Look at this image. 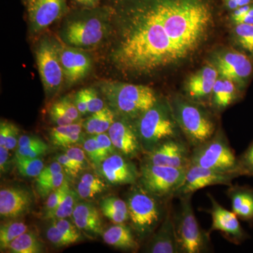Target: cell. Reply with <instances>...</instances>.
I'll use <instances>...</instances> for the list:
<instances>
[{"instance_id": "5bb4252c", "label": "cell", "mask_w": 253, "mask_h": 253, "mask_svg": "<svg viewBox=\"0 0 253 253\" xmlns=\"http://www.w3.org/2000/svg\"><path fill=\"white\" fill-rule=\"evenodd\" d=\"M120 153L110 155L100 166V174L111 185H133L138 182L139 169L132 162Z\"/></svg>"}, {"instance_id": "f546056e", "label": "cell", "mask_w": 253, "mask_h": 253, "mask_svg": "<svg viewBox=\"0 0 253 253\" xmlns=\"http://www.w3.org/2000/svg\"><path fill=\"white\" fill-rule=\"evenodd\" d=\"M49 147L44 141L36 136H20L16 154L23 157L38 158L44 156Z\"/></svg>"}, {"instance_id": "e0dca14e", "label": "cell", "mask_w": 253, "mask_h": 253, "mask_svg": "<svg viewBox=\"0 0 253 253\" xmlns=\"http://www.w3.org/2000/svg\"><path fill=\"white\" fill-rule=\"evenodd\" d=\"M108 134L118 153L133 160L144 154L135 129L131 123L116 119L109 128Z\"/></svg>"}, {"instance_id": "e575fe53", "label": "cell", "mask_w": 253, "mask_h": 253, "mask_svg": "<svg viewBox=\"0 0 253 253\" xmlns=\"http://www.w3.org/2000/svg\"><path fill=\"white\" fill-rule=\"evenodd\" d=\"M20 130L17 126L7 121L0 123V146H4L9 151L17 147Z\"/></svg>"}, {"instance_id": "7402d4cb", "label": "cell", "mask_w": 253, "mask_h": 253, "mask_svg": "<svg viewBox=\"0 0 253 253\" xmlns=\"http://www.w3.org/2000/svg\"><path fill=\"white\" fill-rule=\"evenodd\" d=\"M231 201V211L241 220L253 226V187L232 184L226 191Z\"/></svg>"}, {"instance_id": "816d5d0a", "label": "cell", "mask_w": 253, "mask_h": 253, "mask_svg": "<svg viewBox=\"0 0 253 253\" xmlns=\"http://www.w3.org/2000/svg\"><path fill=\"white\" fill-rule=\"evenodd\" d=\"M238 24H253V5H251L250 9L244 14L234 18Z\"/></svg>"}, {"instance_id": "f5cc1de1", "label": "cell", "mask_w": 253, "mask_h": 253, "mask_svg": "<svg viewBox=\"0 0 253 253\" xmlns=\"http://www.w3.org/2000/svg\"><path fill=\"white\" fill-rule=\"evenodd\" d=\"M78 3L86 6H93L97 4L99 0H76Z\"/></svg>"}, {"instance_id": "d590c367", "label": "cell", "mask_w": 253, "mask_h": 253, "mask_svg": "<svg viewBox=\"0 0 253 253\" xmlns=\"http://www.w3.org/2000/svg\"><path fill=\"white\" fill-rule=\"evenodd\" d=\"M45 234L48 241L58 248L69 246L78 241L58 227L52 221L46 229Z\"/></svg>"}, {"instance_id": "4dcf8cb0", "label": "cell", "mask_w": 253, "mask_h": 253, "mask_svg": "<svg viewBox=\"0 0 253 253\" xmlns=\"http://www.w3.org/2000/svg\"><path fill=\"white\" fill-rule=\"evenodd\" d=\"M6 250L14 253H41L44 247L36 234L27 231L10 243Z\"/></svg>"}, {"instance_id": "44dd1931", "label": "cell", "mask_w": 253, "mask_h": 253, "mask_svg": "<svg viewBox=\"0 0 253 253\" xmlns=\"http://www.w3.org/2000/svg\"><path fill=\"white\" fill-rule=\"evenodd\" d=\"M73 223L81 231L91 237L102 235V219L97 208L90 202H78L73 211Z\"/></svg>"}, {"instance_id": "60d3db41", "label": "cell", "mask_w": 253, "mask_h": 253, "mask_svg": "<svg viewBox=\"0 0 253 253\" xmlns=\"http://www.w3.org/2000/svg\"><path fill=\"white\" fill-rule=\"evenodd\" d=\"M236 35L241 47L249 51L253 40V24H238L236 28Z\"/></svg>"}, {"instance_id": "4316f807", "label": "cell", "mask_w": 253, "mask_h": 253, "mask_svg": "<svg viewBox=\"0 0 253 253\" xmlns=\"http://www.w3.org/2000/svg\"><path fill=\"white\" fill-rule=\"evenodd\" d=\"M100 210L103 215L115 224H121L129 221V211L126 201L117 196H109L101 200Z\"/></svg>"}, {"instance_id": "6da1fadb", "label": "cell", "mask_w": 253, "mask_h": 253, "mask_svg": "<svg viewBox=\"0 0 253 253\" xmlns=\"http://www.w3.org/2000/svg\"><path fill=\"white\" fill-rule=\"evenodd\" d=\"M110 62L126 76L156 75L192 57L212 24L205 0H120L111 12Z\"/></svg>"}, {"instance_id": "d4e9b609", "label": "cell", "mask_w": 253, "mask_h": 253, "mask_svg": "<svg viewBox=\"0 0 253 253\" xmlns=\"http://www.w3.org/2000/svg\"><path fill=\"white\" fill-rule=\"evenodd\" d=\"M83 123H81L55 126L49 131L50 141L54 146L67 149L83 145L85 139L83 133Z\"/></svg>"}, {"instance_id": "c3c4849f", "label": "cell", "mask_w": 253, "mask_h": 253, "mask_svg": "<svg viewBox=\"0 0 253 253\" xmlns=\"http://www.w3.org/2000/svg\"><path fill=\"white\" fill-rule=\"evenodd\" d=\"M63 169L61 165L57 161L51 163L48 166L44 167L43 170L42 171L41 174L36 178V182L47 180L50 178L53 177L56 174L63 172Z\"/></svg>"}, {"instance_id": "ffe728a7", "label": "cell", "mask_w": 253, "mask_h": 253, "mask_svg": "<svg viewBox=\"0 0 253 253\" xmlns=\"http://www.w3.org/2000/svg\"><path fill=\"white\" fill-rule=\"evenodd\" d=\"M66 7V0H35L28 9L31 33H38L49 27L61 17Z\"/></svg>"}, {"instance_id": "f907efd6", "label": "cell", "mask_w": 253, "mask_h": 253, "mask_svg": "<svg viewBox=\"0 0 253 253\" xmlns=\"http://www.w3.org/2000/svg\"><path fill=\"white\" fill-rule=\"evenodd\" d=\"M9 150L0 146V170L1 174L7 172L9 168Z\"/></svg>"}, {"instance_id": "ab89813d", "label": "cell", "mask_w": 253, "mask_h": 253, "mask_svg": "<svg viewBox=\"0 0 253 253\" xmlns=\"http://www.w3.org/2000/svg\"><path fill=\"white\" fill-rule=\"evenodd\" d=\"M238 158L240 176L253 178V141Z\"/></svg>"}, {"instance_id": "8d00e7d4", "label": "cell", "mask_w": 253, "mask_h": 253, "mask_svg": "<svg viewBox=\"0 0 253 253\" xmlns=\"http://www.w3.org/2000/svg\"><path fill=\"white\" fill-rule=\"evenodd\" d=\"M66 177L67 176H66V174L63 171L47 180L39 181V182L36 181V190L38 194L42 199L48 197L51 193L62 185L63 182L66 180Z\"/></svg>"}, {"instance_id": "ba28073f", "label": "cell", "mask_w": 253, "mask_h": 253, "mask_svg": "<svg viewBox=\"0 0 253 253\" xmlns=\"http://www.w3.org/2000/svg\"><path fill=\"white\" fill-rule=\"evenodd\" d=\"M191 164L241 176L239 158L221 129H217L211 139L191 150Z\"/></svg>"}, {"instance_id": "9a60e30c", "label": "cell", "mask_w": 253, "mask_h": 253, "mask_svg": "<svg viewBox=\"0 0 253 253\" xmlns=\"http://www.w3.org/2000/svg\"><path fill=\"white\" fill-rule=\"evenodd\" d=\"M34 199L29 190L20 186L1 188L0 216L1 219H16L31 211Z\"/></svg>"}, {"instance_id": "277c9868", "label": "cell", "mask_w": 253, "mask_h": 253, "mask_svg": "<svg viewBox=\"0 0 253 253\" xmlns=\"http://www.w3.org/2000/svg\"><path fill=\"white\" fill-rule=\"evenodd\" d=\"M133 126L144 154L168 139L184 138L169 103L158 99L152 108L134 121Z\"/></svg>"}, {"instance_id": "681fc988", "label": "cell", "mask_w": 253, "mask_h": 253, "mask_svg": "<svg viewBox=\"0 0 253 253\" xmlns=\"http://www.w3.org/2000/svg\"><path fill=\"white\" fill-rule=\"evenodd\" d=\"M73 101H74V104H76V107H77L81 116H84L86 113H88L87 104H86L84 89H81L76 93L74 99H73Z\"/></svg>"}, {"instance_id": "7a4b0ae2", "label": "cell", "mask_w": 253, "mask_h": 253, "mask_svg": "<svg viewBox=\"0 0 253 253\" xmlns=\"http://www.w3.org/2000/svg\"><path fill=\"white\" fill-rule=\"evenodd\" d=\"M101 92L118 118L132 123L152 108L158 99L149 86L120 82H104Z\"/></svg>"}, {"instance_id": "3957f363", "label": "cell", "mask_w": 253, "mask_h": 253, "mask_svg": "<svg viewBox=\"0 0 253 253\" xmlns=\"http://www.w3.org/2000/svg\"><path fill=\"white\" fill-rule=\"evenodd\" d=\"M170 201L150 194L138 182L133 184L126 195V202L131 227L139 241L150 237L158 229Z\"/></svg>"}, {"instance_id": "bcb514c9", "label": "cell", "mask_w": 253, "mask_h": 253, "mask_svg": "<svg viewBox=\"0 0 253 253\" xmlns=\"http://www.w3.org/2000/svg\"><path fill=\"white\" fill-rule=\"evenodd\" d=\"M49 115L51 122L56 125V126H67V125L75 123L72 120L70 119L65 114L56 101H55L54 104L51 105V107H50Z\"/></svg>"}, {"instance_id": "f6af8a7d", "label": "cell", "mask_w": 253, "mask_h": 253, "mask_svg": "<svg viewBox=\"0 0 253 253\" xmlns=\"http://www.w3.org/2000/svg\"><path fill=\"white\" fill-rule=\"evenodd\" d=\"M56 102L70 119L72 120L74 123H78L81 119V114L74 104L73 100L66 96L58 100Z\"/></svg>"}, {"instance_id": "ee69618b", "label": "cell", "mask_w": 253, "mask_h": 253, "mask_svg": "<svg viewBox=\"0 0 253 253\" xmlns=\"http://www.w3.org/2000/svg\"><path fill=\"white\" fill-rule=\"evenodd\" d=\"M84 91L87 104L88 113L97 112L106 106L104 100L100 97L97 91L94 88H85Z\"/></svg>"}, {"instance_id": "2e32d148", "label": "cell", "mask_w": 253, "mask_h": 253, "mask_svg": "<svg viewBox=\"0 0 253 253\" xmlns=\"http://www.w3.org/2000/svg\"><path fill=\"white\" fill-rule=\"evenodd\" d=\"M60 61L64 78L69 85L76 84L87 76L91 68L90 58L81 49L58 44Z\"/></svg>"}, {"instance_id": "5b68a950", "label": "cell", "mask_w": 253, "mask_h": 253, "mask_svg": "<svg viewBox=\"0 0 253 253\" xmlns=\"http://www.w3.org/2000/svg\"><path fill=\"white\" fill-rule=\"evenodd\" d=\"M174 212V229L179 253H203L212 251L211 233L201 228L195 215L192 195L180 196Z\"/></svg>"}, {"instance_id": "74e56055", "label": "cell", "mask_w": 253, "mask_h": 253, "mask_svg": "<svg viewBox=\"0 0 253 253\" xmlns=\"http://www.w3.org/2000/svg\"><path fill=\"white\" fill-rule=\"evenodd\" d=\"M71 188L69 177L68 176L62 185L51 193L48 196L45 204H44V214L57 208L63 202Z\"/></svg>"}, {"instance_id": "603a6c76", "label": "cell", "mask_w": 253, "mask_h": 253, "mask_svg": "<svg viewBox=\"0 0 253 253\" xmlns=\"http://www.w3.org/2000/svg\"><path fill=\"white\" fill-rule=\"evenodd\" d=\"M218 71L213 66H206L189 78L186 84V93L193 101L207 99L212 94L217 81Z\"/></svg>"}, {"instance_id": "7dc6e473", "label": "cell", "mask_w": 253, "mask_h": 253, "mask_svg": "<svg viewBox=\"0 0 253 253\" xmlns=\"http://www.w3.org/2000/svg\"><path fill=\"white\" fill-rule=\"evenodd\" d=\"M94 136L96 137V141H97L98 144H99L100 151H101L104 161L109 157L110 155L118 152L117 150L113 146L109 134H106L105 132L102 133V134H96Z\"/></svg>"}, {"instance_id": "ac0fdd59", "label": "cell", "mask_w": 253, "mask_h": 253, "mask_svg": "<svg viewBox=\"0 0 253 253\" xmlns=\"http://www.w3.org/2000/svg\"><path fill=\"white\" fill-rule=\"evenodd\" d=\"M144 252L149 253H179L174 229V211L171 201L167 213L158 229L150 236Z\"/></svg>"}, {"instance_id": "8fae6325", "label": "cell", "mask_w": 253, "mask_h": 253, "mask_svg": "<svg viewBox=\"0 0 253 253\" xmlns=\"http://www.w3.org/2000/svg\"><path fill=\"white\" fill-rule=\"evenodd\" d=\"M191 150L184 138L168 139L143 154L141 163L186 169L191 164Z\"/></svg>"}, {"instance_id": "11a10c76", "label": "cell", "mask_w": 253, "mask_h": 253, "mask_svg": "<svg viewBox=\"0 0 253 253\" xmlns=\"http://www.w3.org/2000/svg\"><path fill=\"white\" fill-rule=\"evenodd\" d=\"M35 0H26V3H27L28 9H29L31 7L32 5L34 3Z\"/></svg>"}, {"instance_id": "f35d334b", "label": "cell", "mask_w": 253, "mask_h": 253, "mask_svg": "<svg viewBox=\"0 0 253 253\" xmlns=\"http://www.w3.org/2000/svg\"><path fill=\"white\" fill-rule=\"evenodd\" d=\"M83 146L86 156L90 160L91 164L94 165L95 167L99 168L104 159L95 136L90 134V136L85 137Z\"/></svg>"}, {"instance_id": "f1b7e54d", "label": "cell", "mask_w": 253, "mask_h": 253, "mask_svg": "<svg viewBox=\"0 0 253 253\" xmlns=\"http://www.w3.org/2000/svg\"><path fill=\"white\" fill-rule=\"evenodd\" d=\"M106 189V184L104 178L91 172L83 174L76 187L80 199L83 200L94 199Z\"/></svg>"}, {"instance_id": "484cf974", "label": "cell", "mask_w": 253, "mask_h": 253, "mask_svg": "<svg viewBox=\"0 0 253 253\" xmlns=\"http://www.w3.org/2000/svg\"><path fill=\"white\" fill-rule=\"evenodd\" d=\"M116 118L117 116L113 110L109 106H105L97 112L91 113L83 123V128L89 135L102 134L109 131Z\"/></svg>"}, {"instance_id": "83f0119b", "label": "cell", "mask_w": 253, "mask_h": 253, "mask_svg": "<svg viewBox=\"0 0 253 253\" xmlns=\"http://www.w3.org/2000/svg\"><path fill=\"white\" fill-rule=\"evenodd\" d=\"M237 90L230 80H218L213 87L212 104L218 111L226 109L237 99Z\"/></svg>"}, {"instance_id": "7bdbcfd3", "label": "cell", "mask_w": 253, "mask_h": 253, "mask_svg": "<svg viewBox=\"0 0 253 253\" xmlns=\"http://www.w3.org/2000/svg\"><path fill=\"white\" fill-rule=\"evenodd\" d=\"M66 154L81 168L82 171L89 169L91 168L90 160L87 159L85 151L79 146L68 148Z\"/></svg>"}, {"instance_id": "9c48e42d", "label": "cell", "mask_w": 253, "mask_h": 253, "mask_svg": "<svg viewBox=\"0 0 253 253\" xmlns=\"http://www.w3.org/2000/svg\"><path fill=\"white\" fill-rule=\"evenodd\" d=\"M186 169L141 163L138 183L150 194L172 200L184 182Z\"/></svg>"}, {"instance_id": "7c38bea8", "label": "cell", "mask_w": 253, "mask_h": 253, "mask_svg": "<svg viewBox=\"0 0 253 253\" xmlns=\"http://www.w3.org/2000/svg\"><path fill=\"white\" fill-rule=\"evenodd\" d=\"M207 196L211 201V208L203 211L211 214L212 217V226L209 229L211 234L212 231H220L227 241L236 246L251 239V236L244 230L235 213L223 207L211 193H208Z\"/></svg>"}, {"instance_id": "d6a6232c", "label": "cell", "mask_w": 253, "mask_h": 253, "mask_svg": "<svg viewBox=\"0 0 253 253\" xmlns=\"http://www.w3.org/2000/svg\"><path fill=\"white\" fill-rule=\"evenodd\" d=\"M14 161L18 173L25 177L37 178L45 167L40 158H29L16 154Z\"/></svg>"}, {"instance_id": "db71d44e", "label": "cell", "mask_w": 253, "mask_h": 253, "mask_svg": "<svg viewBox=\"0 0 253 253\" xmlns=\"http://www.w3.org/2000/svg\"><path fill=\"white\" fill-rule=\"evenodd\" d=\"M235 1L237 3L239 7L250 4L251 2V0H235Z\"/></svg>"}, {"instance_id": "b9f144b4", "label": "cell", "mask_w": 253, "mask_h": 253, "mask_svg": "<svg viewBox=\"0 0 253 253\" xmlns=\"http://www.w3.org/2000/svg\"><path fill=\"white\" fill-rule=\"evenodd\" d=\"M55 161L61 165L64 172L71 179H76L82 172L81 168L66 153L57 154L55 157Z\"/></svg>"}, {"instance_id": "836d02e7", "label": "cell", "mask_w": 253, "mask_h": 253, "mask_svg": "<svg viewBox=\"0 0 253 253\" xmlns=\"http://www.w3.org/2000/svg\"><path fill=\"white\" fill-rule=\"evenodd\" d=\"M25 223L20 221H12L1 224L0 226V247L6 250L10 243L28 231Z\"/></svg>"}, {"instance_id": "1f68e13d", "label": "cell", "mask_w": 253, "mask_h": 253, "mask_svg": "<svg viewBox=\"0 0 253 253\" xmlns=\"http://www.w3.org/2000/svg\"><path fill=\"white\" fill-rule=\"evenodd\" d=\"M78 199L80 197L76 189L71 188L63 202L53 211L44 214L43 217L46 219H56L71 217Z\"/></svg>"}, {"instance_id": "d6986e66", "label": "cell", "mask_w": 253, "mask_h": 253, "mask_svg": "<svg viewBox=\"0 0 253 253\" xmlns=\"http://www.w3.org/2000/svg\"><path fill=\"white\" fill-rule=\"evenodd\" d=\"M218 73L224 79L235 82L244 86L252 75L253 63L246 55L237 51H231L221 55L217 59Z\"/></svg>"}, {"instance_id": "cb8c5ba5", "label": "cell", "mask_w": 253, "mask_h": 253, "mask_svg": "<svg viewBox=\"0 0 253 253\" xmlns=\"http://www.w3.org/2000/svg\"><path fill=\"white\" fill-rule=\"evenodd\" d=\"M103 239L106 244L123 251L135 252L139 249L135 233L131 226L125 223L115 224L103 232Z\"/></svg>"}, {"instance_id": "8992f818", "label": "cell", "mask_w": 253, "mask_h": 253, "mask_svg": "<svg viewBox=\"0 0 253 253\" xmlns=\"http://www.w3.org/2000/svg\"><path fill=\"white\" fill-rule=\"evenodd\" d=\"M169 104L183 136L191 149L206 142L217 131L212 118L194 101L177 97Z\"/></svg>"}, {"instance_id": "30bf717a", "label": "cell", "mask_w": 253, "mask_h": 253, "mask_svg": "<svg viewBox=\"0 0 253 253\" xmlns=\"http://www.w3.org/2000/svg\"><path fill=\"white\" fill-rule=\"evenodd\" d=\"M36 54L38 71L44 91L47 96L54 95L59 90L64 78L57 43L49 38H43L37 46Z\"/></svg>"}, {"instance_id": "4fadbf2b", "label": "cell", "mask_w": 253, "mask_h": 253, "mask_svg": "<svg viewBox=\"0 0 253 253\" xmlns=\"http://www.w3.org/2000/svg\"><path fill=\"white\" fill-rule=\"evenodd\" d=\"M239 176L230 173L217 172L196 165L190 164L186 169L185 179L176 191L174 198L193 195L198 190L209 186L232 185V181Z\"/></svg>"}, {"instance_id": "52a82bcc", "label": "cell", "mask_w": 253, "mask_h": 253, "mask_svg": "<svg viewBox=\"0 0 253 253\" xmlns=\"http://www.w3.org/2000/svg\"><path fill=\"white\" fill-rule=\"evenodd\" d=\"M111 30V12L91 13L64 23L59 36L66 45L84 49L98 45Z\"/></svg>"}]
</instances>
